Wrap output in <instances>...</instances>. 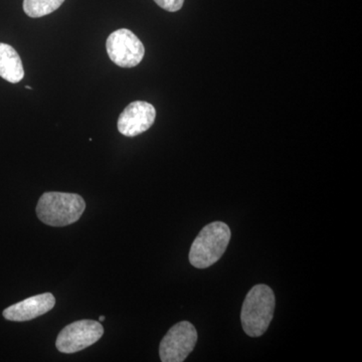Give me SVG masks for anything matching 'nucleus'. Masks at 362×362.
<instances>
[{
  "label": "nucleus",
  "instance_id": "9b49d317",
  "mask_svg": "<svg viewBox=\"0 0 362 362\" xmlns=\"http://www.w3.org/2000/svg\"><path fill=\"white\" fill-rule=\"evenodd\" d=\"M157 6L163 8L164 11H169V13H175V11H180L181 7L185 4V0H154Z\"/></svg>",
  "mask_w": 362,
  "mask_h": 362
},
{
  "label": "nucleus",
  "instance_id": "f8f14e48",
  "mask_svg": "<svg viewBox=\"0 0 362 362\" xmlns=\"http://www.w3.org/2000/svg\"><path fill=\"white\" fill-rule=\"evenodd\" d=\"M99 320L100 322H103V321L105 320V317L103 315L100 316Z\"/></svg>",
  "mask_w": 362,
  "mask_h": 362
},
{
  "label": "nucleus",
  "instance_id": "1a4fd4ad",
  "mask_svg": "<svg viewBox=\"0 0 362 362\" xmlns=\"http://www.w3.org/2000/svg\"><path fill=\"white\" fill-rule=\"evenodd\" d=\"M0 77L11 84L25 78V69L20 54L11 45L0 42Z\"/></svg>",
  "mask_w": 362,
  "mask_h": 362
},
{
  "label": "nucleus",
  "instance_id": "9d476101",
  "mask_svg": "<svg viewBox=\"0 0 362 362\" xmlns=\"http://www.w3.org/2000/svg\"><path fill=\"white\" fill-rule=\"evenodd\" d=\"M65 0H23V11L30 18H37L56 11Z\"/></svg>",
  "mask_w": 362,
  "mask_h": 362
},
{
  "label": "nucleus",
  "instance_id": "6e6552de",
  "mask_svg": "<svg viewBox=\"0 0 362 362\" xmlns=\"http://www.w3.org/2000/svg\"><path fill=\"white\" fill-rule=\"evenodd\" d=\"M56 298L51 293L28 298L23 301L7 307L2 315L6 320L25 322L44 315L54 308Z\"/></svg>",
  "mask_w": 362,
  "mask_h": 362
},
{
  "label": "nucleus",
  "instance_id": "f03ea898",
  "mask_svg": "<svg viewBox=\"0 0 362 362\" xmlns=\"http://www.w3.org/2000/svg\"><path fill=\"white\" fill-rule=\"evenodd\" d=\"M275 294L269 286H254L243 304L240 320L243 329L251 337H262L273 320Z\"/></svg>",
  "mask_w": 362,
  "mask_h": 362
},
{
  "label": "nucleus",
  "instance_id": "0eeeda50",
  "mask_svg": "<svg viewBox=\"0 0 362 362\" xmlns=\"http://www.w3.org/2000/svg\"><path fill=\"white\" fill-rule=\"evenodd\" d=\"M156 110L153 105L145 101H135L128 105L120 114L117 123L119 132L127 137H135L146 132L153 125Z\"/></svg>",
  "mask_w": 362,
  "mask_h": 362
},
{
  "label": "nucleus",
  "instance_id": "423d86ee",
  "mask_svg": "<svg viewBox=\"0 0 362 362\" xmlns=\"http://www.w3.org/2000/svg\"><path fill=\"white\" fill-rule=\"evenodd\" d=\"M107 54L115 65L121 68H134L141 63L145 47L127 28H120L109 35L106 42Z\"/></svg>",
  "mask_w": 362,
  "mask_h": 362
},
{
  "label": "nucleus",
  "instance_id": "39448f33",
  "mask_svg": "<svg viewBox=\"0 0 362 362\" xmlns=\"http://www.w3.org/2000/svg\"><path fill=\"white\" fill-rule=\"evenodd\" d=\"M197 329L188 321H181L169 329L161 340L159 356L162 362H182L194 349Z\"/></svg>",
  "mask_w": 362,
  "mask_h": 362
},
{
  "label": "nucleus",
  "instance_id": "f257e3e1",
  "mask_svg": "<svg viewBox=\"0 0 362 362\" xmlns=\"http://www.w3.org/2000/svg\"><path fill=\"white\" fill-rule=\"evenodd\" d=\"M85 209L86 202L81 195L51 192L40 197L35 211L45 225L61 228L80 220Z\"/></svg>",
  "mask_w": 362,
  "mask_h": 362
},
{
  "label": "nucleus",
  "instance_id": "7ed1b4c3",
  "mask_svg": "<svg viewBox=\"0 0 362 362\" xmlns=\"http://www.w3.org/2000/svg\"><path fill=\"white\" fill-rule=\"evenodd\" d=\"M230 235V228L221 221H214L204 226L190 247V264L197 269L213 266L225 254Z\"/></svg>",
  "mask_w": 362,
  "mask_h": 362
},
{
  "label": "nucleus",
  "instance_id": "20e7f679",
  "mask_svg": "<svg viewBox=\"0 0 362 362\" xmlns=\"http://www.w3.org/2000/svg\"><path fill=\"white\" fill-rule=\"evenodd\" d=\"M104 327L98 321H75L66 325L57 338L56 346L62 354H75L90 347L103 337Z\"/></svg>",
  "mask_w": 362,
  "mask_h": 362
},
{
  "label": "nucleus",
  "instance_id": "ddd939ff",
  "mask_svg": "<svg viewBox=\"0 0 362 362\" xmlns=\"http://www.w3.org/2000/svg\"><path fill=\"white\" fill-rule=\"evenodd\" d=\"M26 89L32 90V87H30V86H25Z\"/></svg>",
  "mask_w": 362,
  "mask_h": 362
}]
</instances>
